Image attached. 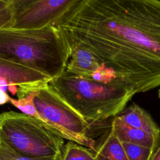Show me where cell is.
<instances>
[{"label":"cell","mask_w":160,"mask_h":160,"mask_svg":"<svg viewBox=\"0 0 160 160\" xmlns=\"http://www.w3.org/2000/svg\"><path fill=\"white\" fill-rule=\"evenodd\" d=\"M56 26L134 95L160 86V1L78 0Z\"/></svg>","instance_id":"1"},{"label":"cell","mask_w":160,"mask_h":160,"mask_svg":"<svg viewBox=\"0 0 160 160\" xmlns=\"http://www.w3.org/2000/svg\"><path fill=\"white\" fill-rule=\"evenodd\" d=\"M69 45L56 26L38 29L0 30V58L38 71L53 79L65 71Z\"/></svg>","instance_id":"2"},{"label":"cell","mask_w":160,"mask_h":160,"mask_svg":"<svg viewBox=\"0 0 160 160\" xmlns=\"http://www.w3.org/2000/svg\"><path fill=\"white\" fill-rule=\"evenodd\" d=\"M49 85L90 125L118 116L134 95L121 82L104 84L64 71Z\"/></svg>","instance_id":"3"},{"label":"cell","mask_w":160,"mask_h":160,"mask_svg":"<svg viewBox=\"0 0 160 160\" xmlns=\"http://www.w3.org/2000/svg\"><path fill=\"white\" fill-rule=\"evenodd\" d=\"M0 137L21 154L36 160H61L64 139L35 118L0 113Z\"/></svg>","instance_id":"4"},{"label":"cell","mask_w":160,"mask_h":160,"mask_svg":"<svg viewBox=\"0 0 160 160\" xmlns=\"http://www.w3.org/2000/svg\"><path fill=\"white\" fill-rule=\"evenodd\" d=\"M39 115L38 120L63 139L94 151L96 141L91 136L89 123L49 85L31 92Z\"/></svg>","instance_id":"5"},{"label":"cell","mask_w":160,"mask_h":160,"mask_svg":"<svg viewBox=\"0 0 160 160\" xmlns=\"http://www.w3.org/2000/svg\"><path fill=\"white\" fill-rule=\"evenodd\" d=\"M78 0H12L14 19L12 28L38 29L56 26Z\"/></svg>","instance_id":"6"},{"label":"cell","mask_w":160,"mask_h":160,"mask_svg":"<svg viewBox=\"0 0 160 160\" xmlns=\"http://www.w3.org/2000/svg\"><path fill=\"white\" fill-rule=\"evenodd\" d=\"M51 80L38 71L0 58V87L4 91L8 88L18 99L49 84Z\"/></svg>","instance_id":"7"},{"label":"cell","mask_w":160,"mask_h":160,"mask_svg":"<svg viewBox=\"0 0 160 160\" xmlns=\"http://www.w3.org/2000/svg\"><path fill=\"white\" fill-rule=\"evenodd\" d=\"M102 62L90 51L79 46L70 47V56L66 71L84 78L90 79Z\"/></svg>","instance_id":"8"},{"label":"cell","mask_w":160,"mask_h":160,"mask_svg":"<svg viewBox=\"0 0 160 160\" xmlns=\"http://www.w3.org/2000/svg\"><path fill=\"white\" fill-rule=\"evenodd\" d=\"M111 131L121 142L148 147L154 151L159 146V142L151 134L131 126L118 116L112 120Z\"/></svg>","instance_id":"9"},{"label":"cell","mask_w":160,"mask_h":160,"mask_svg":"<svg viewBox=\"0 0 160 160\" xmlns=\"http://www.w3.org/2000/svg\"><path fill=\"white\" fill-rule=\"evenodd\" d=\"M122 121L132 127L141 129L160 141V129L151 116L135 103L126 106L118 116Z\"/></svg>","instance_id":"10"},{"label":"cell","mask_w":160,"mask_h":160,"mask_svg":"<svg viewBox=\"0 0 160 160\" xmlns=\"http://www.w3.org/2000/svg\"><path fill=\"white\" fill-rule=\"evenodd\" d=\"M94 160H128L122 142L110 130L96 146Z\"/></svg>","instance_id":"11"},{"label":"cell","mask_w":160,"mask_h":160,"mask_svg":"<svg viewBox=\"0 0 160 160\" xmlns=\"http://www.w3.org/2000/svg\"><path fill=\"white\" fill-rule=\"evenodd\" d=\"M61 160H94V153L88 148L68 141L64 146Z\"/></svg>","instance_id":"12"},{"label":"cell","mask_w":160,"mask_h":160,"mask_svg":"<svg viewBox=\"0 0 160 160\" xmlns=\"http://www.w3.org/2000/svg\"><path fill=\"white\" fill-rule=\"evenodd\" d=\"M128 160H150L155 151L151 148L137 144L122 142Z\"/></svg>","instance_id":"13"},{"label":"cell","mask_w":160,"mask_h":160,"mask_svg":"<svg viewBox=\"0 0 160 160\" xmlns=\"http://www.w3.org/2000/svg\"><path fill=\"white\" fill-rule=\"evenodd\" d=\"M13 19L12 0H0V30L11 28Z\"/></svg>","instance_id":"14"},{"label":"cell","mask_w":160,"mask_h":160,"mask_svg":"<svg viewBox=\"0 0 160 160\" xmlns=\"http://www.w3.org/2000/svg\"><path fill=\"white\" fill-rule=\"evenodd\" d=\"M9 102L21 110L22 113L38 119L39 115L33 103L31 93L19 99H14L10 97Z\"/></svg>","instance_id":"15"},{"label":"cell","mask_w":160,"mask_h":160,"mask_svg":"<svg viewBox=\"0 0 160 160\" xmlns=\"http://www.w3.org/2000/svg\"><path fill=\"white\" fill-rule=\"evenodd\" d=\"M90 79L104 84H112L121 82L118 80L114 72L103 63H102L101 66L92 74Z\"/></svg>","instance_id":"16"},{"label":"cell","mask_w":160,"mask_h":160,"mask_svg":"<svg viewBox=\"0 0 160 160\" xmlns=\"http://www.w3.org/2000/svg\"><path fill=\"white\" fill-rule=\"evenodd\" d=\"M0 160H36L28 158L9 146L0 137Z\"/></svg>","instance_id":"17"},{"label":"cell","mask_w":160,"mask_h":160,"mask_svg":"<svg viewBox=\"0 0 160 160\" xmlns=\"http://www.w3.org/2000/svg\"><path fill=\"white\" fill-rule=\"evenodd\" d=\"M10 96L6 93V91L0 87V105L9 102Z\"/></svg>","instance_id":"18"},{"label":"cell","mask_w":160,"mask_h":160,"mask_svg":"<svg viewBox=\"0 0 160 160\" xmlns=\"http://www.w3.org/2000/svg\"><path fill=\"white\" fill-rule=\"evenodd\" d=\"M150 160H160V145L154 152Z\"/></svg>","instance_id":"19"},{"label":"cell","mask_w":160,"mask_h":160,"mask_svg":"<svg viewBox=\"0 0 160 160\" xmlns=\"http://www.w3.org/2000/svg\"><path fill=\"white\" fill-rule=\"evenodd\" d=\"M158 94H159V97L160 98V89H159V91H158Z\"/></svg>","instance_id":"20"}]
</instances>
